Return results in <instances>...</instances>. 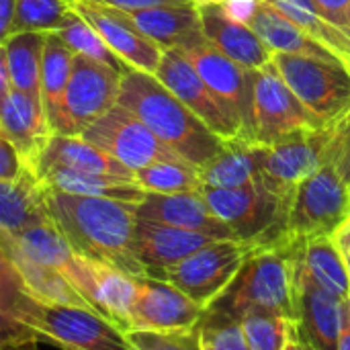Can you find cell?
I'll list each match as a JSON object with an SVG mask.
<instances>
[{"label":"cell","instance_id":"cell-10","mask_svg":"<svg viewBox=\"0 0 350 350\" xmlns=\"http://www.w3.org/2000/svg\"><path fill=\"white\" fill-rule=\"evenodd\" d=\"M318 121L269 64L252 70V131L254 142L273 146L299 131L318 129Z\"/></svg>","mask_w":350,"mask_h":350},{"label":"cell","instance_id":"cell-7","mask_svg":"<svg viewBox=\"0 0 350 350\" xmlns=\"http://www.w3.org/2000/svg\"><path fill=\"white\" fill-rule=\"evenodd\" d=\"M256 246L236 238L213 240L154 277L168 281L203 310H209L232 287Z\"/></svg>","mask_w":350,"mask_h":350},{"label":"cell","instance_id":"cell-32","mask_svg":"<svg viewBox=\"0 0 350 350\" xmlns=\"http://www.w3.org/2000/svg\"><path fill=\"white\" fill-rule=\"evenodd\" d=\"M72 62L74 51L68 47V43L57 33H47L41 55V105L49 131H53L59 115L62 98L72 74Z\"/></svg>","mask_w":350,"mask_h":350},{"label":"cell","instance_id":"cell-40","mask_svg":"<svg viewBox=\"0 0 350 350\" xmlns=\"http://www.w3.org/2000/svg\"><path fill=\"white\" fill-rule=\"evenodd\" d=\"M129 342L135 350H201L195 332H127Z\"/></svg>","mask_w":350,"mask_h":350},{"label":"cell","instance_id":"cell-5","mask_svg":"<svg viewBox=\"0 0 350 350\" xmlns=\"http://www.w3.org/2000/svg\"><path fill=\"white\" fill-rule=\"evenodd\" d=\"M209 209L238 240L252 244H275L283 238L291 197L279 195L262 180L238 189H199Z\"/></svg>","mask_w":350,"mask_h":350},{"label":"cell","instance_id":"cell-49","mask_svg":"<svg viewBox=\"0 0 350 350\" xmlns=\"http://www.w3.org/2000/svg\"><path fill=\"white\" fill-rule=\"evenodd\" d=\"M10 90V76H8V66H6V47L0 43V103Z\"/></svg>","mask_w":350,"mask_h":350},{"label":"cell","instance_id":"cell-51","mask_svg":"<svg viewBox=\"0 0 350 350\" xmlns=\"http://www.w3.org/2000/svg\"><path fill=\"white\" fill-rule=\"evenodd\" d=\"M347 183H349V191H350V166H349V172H347Z\"/></svg>","mask_w":350,"mask_h":350},{"label":"cell","instance_id":"cell-6","mask_svg":"<svg viewBox=\"0 0 350 350\" xmlns=\"http://www.w3.org/2000/svg\"><path fill=\"white\" fill-rule=\"evenodd\" d=\"M350 217L349 183L332 160L301 180L291 199L285 234L279 242L297 244L306 238L332 234Z\"/></svg>","mask_w":350,"mask_h":350},{"label":"cell","instance_id":"cell-25","mask_svg":"<svg viewBox=\"0 0 350 350\" xmlns=\"http://www.w3.org/2000/svg\"><path fill=\"white\" fill-rule=\"evenodd\" d=\"M0 252L10 262V267L18 275V279L29 295H33L41 301H47V304H64V306H78V308L90 310V306L72 287V283L66 279L64 273L27 258L12 242L10 234L4 230H0Z\"/></svg>","mask_w":350,"mask_h":350},{"label":"cell","instance_id":"cell-48","mask_svg":"<svg viewBox=\"0 0 350 350\" xmlns=\"http://www.w3.org/2000/svg\"><path fill=\"white\" fill-rule=\"evenodd\" d=\"M338 350H350V299L342 308V326L338 336Z\"/></svg>","mask_w":350,"mask_h":350},{"label":"cell","instance_id":"cell-50","mask_svg":"<svg viewBox=\"0 0 350 350\" xmlns=\"http://www.w3.org/2000/svg\"><path fill=\"white\" fill-rule=\"evenodd\" d=\"M195 4H224L226 0H193Z\"/></svg>","mask_w":350,"mask_h":350},{"label":"cell","instance_id":"cell-13","mask_svg":"<svg viewBox=\"0 0 350 350\" xmlns=\"http://www.w3.org/2000/svg\"><path fill=\"white\" fill-rule=\"evenodd\" d=\"M338 119L318 129L299 131L265 148L262 183L275 193L291 197L295 187L324 164L336 135Z\"/></svg>","mask_w":350,"mask_h":350},{"label":"cell","instance_id":"cell-17","mask_svg":"<svg viewBox=\"0 0 350 350\" xmlns=\"http://www.w3.org/2000/svg\"><path fill=\"white\" fill-rule=\"evenodd\" d=\"M68 8L80 14L109 45V49L131 70L156 74L164 49L133 29L115 8L94 0H66Z\"/></svg>","mask_w":350,"mask_h":350},{"label":"cell","instance_id":"cell-18","mask_svg":"<svg viewBox=\"0 0 350 350\" xmlns=\"http://www.w3.org/2000/svg\"><path fill=\"white\" fill-rule=\"evenodd\" d=\"M137 217L180 228V230L199 232L215 240L236 238L234 232L213 215L201 191L172 193V195L146 193V197L137 203Z\"/></svg>","mask_w":350,"mask_h":350},{"label":"cell","instance_id":"cell-41","mask_svg":"<svg viewBox=\"0 0 350 350\" xmlns=\"http://www.w3.org/2000/svg\"><path fill=\"white\" fill-rule=\"evenodd\" d=\"M25 170H29V168L21 160L16 150L10 146V142L0 133V180H14Z\"/></svg>","mask_w":350,"mask_h":350},{"label":"cell","instance_id":"cell-14","mask_svg":"<svg viewBox=\"0 0 350 350\" xmlns=\"http://www.w3.org/2000/svg\"><path fill=\"white\" fill-rule=\"evenodd\" d=\"M195 66L203 82L224 103L242 129L244 142H254L252 131V70L242 68L203 39L178 47Z\"/></svg>","mask_w":350,"mask_h":350},{"label":"cell","instance_id":"cell-45","mask_svg":"<svg viewBox=\"0 0 350 350\" xmlns=\"http://www.w3.org/2000/svg\"><path fill=\"white\" fill-rule=\"evenodd\" d=\"M332 238H334V244H336L338 250H340V256H342V260H345V267H347L350 277V217H347V219L332 232Z\"/></svg>","mask_w":350,"mask_h":350},{"label":"cell","instance_id":"cell-11","mask_svg":"<svg viewBox=\"0 0 350 350\" xmlns=\"http://www.w3.org/2000/svg\"><path fill=\"white\" fill-rule=\"evenodd\" d=\"M82 137L111 154L131 172L160 160L180 158L164 142H160L131 111L121 105H115L100 119H96L82 133Z\"/></svg>","mask_w":350,"mask_h":350},{"label":"cell","instance_id":"cell-24","mask_svg":"<svg viewBox=\"0 0 350 350\" xmlns=\"http://www.w3.org/2000/svg\"><path fill=\"white\" fill-rule=\"evenodd\" d=\"M51 168H68L88 174H107L125 180H133V172L125 168L105 150L96 148L82 135H51L39 162L35 174L39 176Z\"/></svg>","mask_w":350,"mask_h":350},{"label":"cell","instance_id":"cell-19","mask_svg":"<svg viewBox=\"0 0 350 350\" xmlns=\"http://www.w3.org/2000/svg\"><path fill=\"white\" fill-rule=\"evenodd\" d=\"M0 133L10 142L25 166L35 172L51 137L41 100L10 88L0 103Z\"/></svg>","mask_w":350,"mask_h":350},{"label":"cell","instance_id":"cell-16","mask_svg":"<svg viewBox=\"0 0 350 350\" xmlns=\"http://www.w3.org/2000/svg\"><path fill=\"white\" fill-rule=\"evenodd\" d=\"M137 293L131 310V332H195L205 310L168 281L135 277Z\"/></svg>","mask_w":350,"mask_h":350},{"label":"cell","instance_id":"cell-21","mask_svg":"<svg viewBox=\"0 0 350 350\" xmlns=\"http://www.w3.org/2000/svg\"><path fill=\"white\" fill-rule=\"evenodd\" d=\"M201 31L209 45L246 70H260L271 64L273 51L246 25L230 18L221 4H197Z\"/></svg>","mask_w":350,"mask_h":350},{"label":"cell","instance_id":"cell-3","mask_svg":"<svg viewBox=\"0 0 350 350\" xmlns=\"http://www.w3.org/2000/svg\"><path fill=\"white\" fill-rule=\"evenodd\" d=\"M297 244H258L232 287L209 310L236 322L248 312H269L297 322Z\"/></svg>","mask_w":350,"mask_h":350},{"label":"cell","instance_id":"cell-44","mask_svg":"<svg viewBox=\"0 0 350 350\" xmlns=\"http://www.w3.org/2000/svg\"><path fill=\"white\" fill-rule=\"evenodd\" d=\"M94 2L117 10H142L152 6H180V4H191L193 0H94Z\"/></svg>","mask_w":350,"mask_h":350},{"label":"cell","instance_id":"cell-12","mask_svg":"<svg viewBox=\"0 0 350 350\" xmlns=\"http://www.w3.org/2000/svg\"><path fill=\"white\" fill-rule=\"evenodd\" d=\"M62 273L84 297L90 310L100 314L125 334L131 332V310L137 293L135 277L76 254L62 269Z\"/></svg>","mask_w":350,"mask_h":350},{"label":"cell","instance_id":"cell-36","mask_svg":"<svg viewBox=\"0 0 350 350\" xmlns=\"http://www.w3.org/2000/svg\"><path fill=\"white\" fill-rule=\"evenodd\" d=\"M68 6V4H66ZM53 33H57L66 43H68V47L74 51V53H82V55H88V57H92V59H96V62H103V64H107V66H111V68H115V70H119V72H125L127 70V66L109 49V45L103 41V37L80 16V14H76L74 10H70L68 8V12H66V16H64V21H62V25H59V29L57 31H53Z\"/></svg>","mask_w":350,"mask_h":350},{"label":"cell","instance_id":"cell-42","mask_svg":"<svg viewBox=\"0 0 350 350\" xmlns=\"http://www.w3.org/2000/svg\"><path fill=\"white\" fill-rule=\"evenodd\" d=\"M262 2H265V0H226V2L221 4V8H224V12H226L230 18H234V21H238V23L250 27L252 21L256 18L260 6H262Z\"/></svg>","mask_w":350,"mask_h":350},{"label":"cell","instance_id":"cell-2","mask_svg":"<svg viewBox=\"0 0 350 350\" xmlns=\"http://www.w3.org/2000/svg\"><path fill=\"white\" fill-rule=\"evenodd\" d=\"M117 105L131 111L160 142L199 168L226 144L154 74L127 68L121 74Z\"/></svg>","mask_w":350,"mask_h":350},{"label":"cell","instance_id":"cell-53","mask_svg":"<svg viewBox=\"0 0 350 350\" xmlns=\"http://www.w3.org/2000/svg\"><path fill=\"white\" fill-rule=\"evenodd\" d=\"M349 299H350V297H349Z\"/></svg>","mask_w":350,"mask_h":350},{"label":"cell","instance_id":"cell-31","mask_svg":"<svg viewBox=\"0 0 350 350\" xmlns=\"http://www.w3.org/2000/svg\"><path fill=\"white\" fill-rule=\"evenodd\" d=\"M314 41L324 45L350 72V35L332 25L316 6L314 0H267Z\"/></svg>","mask_w":350,"mask_h":350},{"label":"cell","instance_id":"cell-1","mask_svg":"<svg viewBox=\"0 0 350 350\" xmlns=\"http://www.w3.org/2000/svg\"><path fill=\"white\" fill-rule=\"evenodd\" d=\"M45 191L49 217L76 256L115 267L131 277L148 275L131 252L137 203L70 195L47 187Z\"/></svg>","mask_w":350,"mask_h":350},{"label":"cell","instance_id":"cell-20","mask_svg":"<svg viewBox=\"0 0 350 350\" xmlns=\"http://www.w3.org/2000/svg\"><path fill=\"white\" fill-rule=\"evenodd\" d=\"M213 240L215 238L199 232L180 230L137 217L131 252L137 258V262L146 269V273L154 277L160 271L185 260L187 256H191L193 252H197Z\"/></svg>","mask_w":350,"mask_h":350},{"label":"cell","instance_id":"cell-43","mask_svg":"<svg viewBox=\"0 0 350 350\" xmlns=\"http://www.w3.org/2000/svg\"><path fill=\"white\" fill-rule=\"evenodd\" d=\"M316 6L320 8V12L338 29H342L345 33L350 35L349 25V12H350V0H314Z\"/></svg>","mask_w":350,"mask_h":350},{"label":"cell","instance_id":"cell-33","mask_svg":"<svg viewBox=\"0 0 350 350\" xmlns=\"http://www.w3.org/2000/svg\"><path fill=\"white\" fill-rule=\"evenodd\" d=\"M47 33L23 31L12 33L6 41V66L10 88L41 100V55Z\"/></svg>","mask_w":350,"mask_h":350},{"label":"cell","instance_id":"cell-38","mask_svg":"<svg viewBox=\"0 0 350 350\" xmlns=\"http://www.w3.org/2000/svg\"><path fill=\"white\" fill-rule=\"evenodd\" d=\"M66 12V0H16L12 33H53L59 29Z\"/></svg>","mask_w":350,"mask_h":350},{"label":"cell","instance_id":"cell-46","mask_svg":"<svg viewBox=\"0 0 350 350\" xmlns=\"http://www.w3.org/2000/svg\"><path fill=\"white\" fill-rule=\"evenodd\" d=\"M16 12V0H0V43L12 35V23Z\"/></svg>","mask_w":350,"mask_h":350},{"label":"cell","instance_id":"cell-9","mask_svg":"<svg viewBox=\"0 0 350 350\" xmlns=\"http://www.w3.org/2000/svg\"><path fill=\"white\" fill-rule=\"evenodd\" d=\"M121 74L103 62L74 53L72 74L51 135H82L96 119L111 111L119 98Z\"/></svg>","mask_w":350,"mask_h":350},{"label":"cell","instance_id":"cell-28","mask_svg":"<svg viewBox=\"0 0 350 350\" xmlns=\"http://www.w3.org/2000/svg\"><path fill=\"white\" fill-rule=\"evenodd\" d=\"M250 29L260 37V41L273 53H291V55H308V57L338 62L324 45L314 41L306 31H301L293 21H289L267 0L262 2Z\"/></svg>","mask_w":350,"mask_h":350},{"label":"cell","instance_id":"cell-23","mask_svg":"<svg viewBox=\"0 0 350 350\" xmlns=\"http://www.w3.org/2000/svg\"><path fill=\"white\" fill-rule=\"evenodd\" d=\"M117 10V8H115ZM133 29L160 45L162 49H178L203 39L197 4L152 6L142 10H117Z\"/></svg>","mask_w":350,"mask_h":350},{"label":"cell","instance_id":"cell-4","mask_svg":"<svg viewBox=\"0 0 350 350\" xmlns=\"http://www.w3.org/2000/svg\"><path fill=\"white\" fill-rule=\"evenodd\" d=\"M12 316L35 332L39 342L62 350H135L123 330L88 308L47 304L21 291Z\"/></svg>","mask_w":350,"mask_h":350},{"label":"cell","instance_id":"cell-8","mask_svg":"<svg viewBox=\"0 0 350 350\" xmlns=\"http://www.w3.org/2000/svg\"><path fill=\"white\" fill-rule=\"evenodd\" d=\"M271 66L293 90L318 125H328L350 109V72L338 62L273 53Z\"/></svg>","mask_w":350,"mask_h":350},{"label":"cell","instance_id":"cell-52","mask_svg":"<svg viewBox=\"0 0 350 350\" xmlns=\"http://www.w3.org/2000/svg\"><path fill=\"white\" fill-rule=\"evenodd\" d=\"M349 25H350V12H349Z\"/></svg>","mask_w":350,"mask_h":350},{"label":"cell","instance_id":"cell-15","mask_svg":"<svg viewBox=\"0 0 350 350\" xmlns=\"http://www.w3.org/2000/svg\"><path fill=\"white\" fill-rule=\"evenodd\" d=\"M154 76L224 142L242 139V129L238 121L203 82V78L183 51L164 49Z\"/></svg>","mask_w":350,"mask_h":350},{"label":"cell","instance_id":"cell-39","mask_svg":"<svg viewBox=\"0 0 350 350\" xmlns=\"http://www.w3.org/2000/svg\"><path fill=\"white\" fill-rule=\"evenodd\" d=\"M197 340L201 350H250L240 322L215 312L205 310V316L197 328Z\"/></svg>","mask_w":350,"mask_h":350},{"label":"cell","instance_id":"cell-37","mask_svg":"<svg viewBox=\"0 0 350 350\" xmlns=\"http://www.w3.org/2000/svg\"><path fill=\"white\" fill-rule=\"evenodd\" d=\"M240 326L250 350H283L291 320L269 312H248L242 316Z\"/></svg>","mask_w":350,"mask_h":350},{"label":"cell","instance_id":"cell-47","mask_svg":"<svg viewBox=\"0 0 350 350\" xmlns=\"http://www.w3.org/2000/svg\"><path fill=\"white\" fill-rule=\"evenodd\" d=\"M283 350H318V347L301 332L297 322H291L289 336H287V342H285V349Z\"/></svg>","mask_w":350,"mask_h":350},{"label":"cell","instance_id":"cell-34","mask_svg":"<svg viewBox=\"0 0 350 350\" xmlns=\"http://www.w3.org/2000/svg\"><path fill=\"white\" fill-rule=\"evenodd\" d=\"M10 238L27 258L43 267H51L59 273L74 258L72 246L68 244L64 234L57 230V226L51 221V217L47 221L35 224V226L23 228L10 234Z\"/></svg>","mask_w":350,"mask_h":350},{"label":"cell","instance_id":"cell-30","mask_svg":"<svg viewBox=\"0 0 350 350\" xmlns=\"http://www.w3.org/2000/svg\"><path fill=\"white\" fill-rule=\"evenodd\" d=\"M39 180L53 191L84 195V197H105L127 203H139L146 197V191L135 185V180H125L107 174H88L68 168H51L39 174Z\"/></svg>","mask_w":350,"mask_h":350},{"label":"cell","instance_id":"cell-27","mask_svg":"<svg viewBox=\"0 0 350 350\" xmlns=\"http://www.w3.org/2000/svg\"><path fill=\"white\" fill-rule=\"evenodd\" d=\"M47 219V191L33 170L14 180H0V230L14 234Z\"/></svg>","mask_w":350,"mask_h":350},{"label":"cell","instance_id":"cell-22","mask_svg":"<svg viewBox=\"0 0 350 350\" xmlns=\"http://www.w3.org/2000/svg\"><path fill=\"white\" fill-rule=\"evenodd\" d=\"M345 301L320 287L297 262V324L318 350H338Z\"/></svg>","mask_w":350,"mask_h":350},{"label":"cell","instance_id":"cell-29","mask_svg":"<svg viewBox=\"0 0 350 350\" xmlns=\"http://www.w3.org/2000/svg\"><path fill=\"white\" fill-rule=\"evenodd\" d=\"M297 262L320 287L340 299H349V271L332 234H320L301 240L297 244Z\"/></svg>","mask_w":350,"mask_h":350},{"label":"cell","instance_id":"cell-35","mask_svg":"<svg viewBox=\"0 0 350 350\" xmlns=\"http://www.w3.org/2000/svg\"><path fill=\"white\" fill-rule=\"evenodd\" d=\"M133 180L146 193H160V195L189 193L201 189L199 166L183 158L160 160L146 168H139L133 172Z\"/></svg>","mask_w":350,"mask_h":350},{"label":"cell","instance_id":"cell-26","mask_svg":"<svg viewBox=\"0 0 350 350\" xmlns=\"http://www.w3.org/2000/svg\"><path fill=\"white\" fill-rule=\"evenodd\" d=\"M265 148L267 146L244 139L226 142L221 152L199 168L201 187L238 189L260 183Z\"/></svg>","mask_w":350,"mask_h":350}]
</instances>
